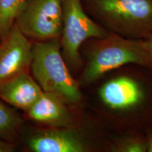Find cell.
<instances>
[{
	"mask_svg": "<svg viewBox=\"0 0 152 152\" xmlns=\"http://www.w3.org/2000/svg\"><path fill=\"white\" fill-rule=\"evenodd\" d=\"M99 96L106 106L113 109H128L141 102L143 92L134 80L119 77L111 80L101 87Z\"/></svg>",
	"mask_w": 152,
	"mask_h": 152,
	"instance_id": "cell-9",
	"label": "cell"
},
{
	"mask_svg": "<svg viewBox=\"0 0 152 152\" xmlns=\"http://www.w3.org/2000/svg\"><path fill=\"white\" fill-rule=\"evenodd\" d=\"M86 11L108 32L134 39L152 37V0H83Z\"/></svg>",
	"mask_w": 152,
	"mask_h": 152,
	"instance_id": "cell-1",
	"label": "cell"
},
{
	"mask_svg": "<svg viewBox=\"0 0 152 152\" xmlns=\"http://www.w3.org/2000/svg\"><path fill=\"white\" fill-rule=\"evenodd\" d=\"M14 24L28 39L37 42L60 38L61 0H26Z\"/></svg>",
	"mask_w": 152,
	"mask_h": 152,
	"instance_id": "cell-5",
	"label": "cell"
},
{
	"mask_svg": "<svg viewBox=\"0 0 152 152\" xmlns=\"http://www.w3.org/2000/svg\"><path fill=\"white\" fill-rule=\"evenodd\" d=\"M14 151V147L7 142L0 140V152H11Z\"/></svg>",
	"mask_w": 152,
	"mask_h": 152,
	"instance_id": "cell-14",
	"label": "cell"
},
{
	"mask_svg": "<svg viewBox=\"0 0 152 152\" xmlns=\"http://www.w3.org/2000/svg\"><path fill=\"white\" fill-rule=\"evenodd\" d=\"M96 39L81 75L82 84L92 83L107 72L128 64L152 65V49L147 39H130L110 32Z\"/></svg>",
	"mask_w": 152,
	"mask_h": 152,
	"instance_id": "cell-2",
	"label": "cell"
},
{
	"mask_svg": "<svg viewBox=\"0 0 152 152\" xmlns=\"http://www.w3.org/2000/svg\"><path fill=\"white\" fill-rule=\"evenodd\" d=\"M34 152H83L86 144L78 133L68 128H51L37 132L28 142Z\"/></svg>",
	"mask_w": 152,
	"mask_h": 152,
	"instance_id": "cell-7",
	"label": "cell"
},
{
	"mask_svg": "<svg viewBox=\"0 0 152 152\" xmlns=\"http://www.w3.org/2000/svg\"><path fill=\"white\" fill-rule=\"evenodd\" d=\"M21 120L9 106L0 102V137L11 135L16 132Z\"/></svg>",
	"mask_w": 152,
	"mask_h": 152,
	"instance_id": "cell-12",
	"label": "cell"
},
{
	"mask_svg": "<svg viewBox=\"0 0 152 152\" xmlns=\"http://www.w3.org/2000/svg\"><path fill=\"white\" fill-rule=\"evenodd\" d=\"M66 102L58 95L43 91L27 112L30 118L38 123L58 128L68 127L73 120Z\"/></svg>",
	"mask_w": 152,
	"mask_h": 152,
	"instance_id": "cell-10",
	"label": "cell"
},
{
	"mask_svg": "<svg viewBox=\"0 0 152 152\" xmlns=\"http://www.w3.org/2000/svg\"><path fill=\"white\" fill-rule=\"evenodd\" d=\"M147 151L149 152H152V137L149 138V141L147 144Z\"/></svg>",
	"mask_w": 152,
	"mask_h": 152,
	"instance_id": "cell-15",
	"label": "cell"
},
{
	"mask_svg": "<svg viewBox=\"0 0 152 152\" xmlns=\"http://www.w3.org/2000/svg\"><path fill=\"white\" fill-rule=\"evenodd\" d=\"M30 69L44 92L54 93L69 103H77L81 93L61 54L60 38L37 42L32 47Z\"/></svg>",
	"mask_w": 152,
	"mask_h": 152,
	"instance_id": "cell-3",
	"label": "cell"
},
{
	"mask_svg": "<svg viewBox=\"0 0 152 152\" xmlns=\"http://www.w3.org/2000/svg\"><path fill=\"white\" fill-rule=\"evenodd\" d=\"M43 90L29 73H23L0 85V99L10 105L28 111Z\"/></svg>",
	"mask_w": 152,
	"mask_h": 152,
	"instance_id": "cell-8",
	"label": "cell"
},
{
	"mask_svg": "<svg viewBox=\"0 0 152 152\" xmlns=\"http://www.w3.org/2000/svg\"><path fill=\"white\" fill-rule=\"evenodd\" d=\"M33 45L14 25L0 43V85L23 73H29Z\"/></svg>",
	"mask_w": 152,
	"mask_h": 152,
	"instance_id": "cell-6",
	"label": "cell"
},
{
	"mask_svg": "<svg viewBox=\"0 0 152 152\" xmlns=\"http://www.w3.org/2000/svg\"><path fill=\"white\" fill-rule=\"evenodd\" d=\"M26 0H0V38L2 39L14 25L19 10Z\"/></svg>",
	"mask_w": 152,
	"mask_h": 152,
	"instance_id": "cell-11",
	"label": "cell"
},
{
	"mask_svg": "<svg viewBox=\"0 0 152 152\" xmlns=\"http://www.w3.org/2000/svg\"><path fill=\"white\" fill-rule=\"evenodd\" d=\"M117 149L124 152H144L147 151V144L140 140L131 139L121 143Z\"/></svg>",
	"mask_w": 152,
	"mask_h": 152,
	"instance_id": "cell-13",
	"label": "cell"
},
{
	"mask_svg": "<svg viewBox=\"0 0 152 152\" xmlns=\"http://www.w3.org/2000/svg\"><path fill=\"white\" fill-rule=\"evenodd\" d=\"M148 42H149L150 46H151V49H152V37H151L149 38V39H148Z\"/></svg>",
	"mask_w": 152,
	"mask_h": 152,
	"instance_id": "cell-16",
	"label": "cell"
},
{
	"mask_svg": "<svg viewBox=\"0 0 152 152\" xmlns=\"http://www.w3.org/2000/svg\"><path fill=\"white\" fill-rule=\"evenodd\" d=\"M62 30L60 36L61 54L71 68L83 65L80 48L89 39H102L109 32L90 18L83 0H61Z\"/></svg>",
	"mask_w": 152,
	"mask_h": 152,
	"instance_id": "cell-4",
	"label": "cell"
}]
</instances>
